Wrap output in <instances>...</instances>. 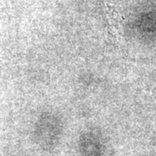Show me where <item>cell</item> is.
Listing matches in <instances>:
<instances>
[{
	"label": "cell",
	"instance_id": "1",
	"mask_svg": "<svg viewBox=\"0 0 156 156\" xmlns=\"http://www.w3.org/2000/svg\"><path fill=\"white\" fill-rule=\"evenodd\" d=\"M100 3L101 7L104 12V16L106 17L108 28L109 33L111 34L113 38L118 44H122L123 38L121 16L115 11V9L109 4H108L104 0H97Z\"/></svg>",
	"mask_w": 156,
	"mask_h": 156
}]
</instances>
